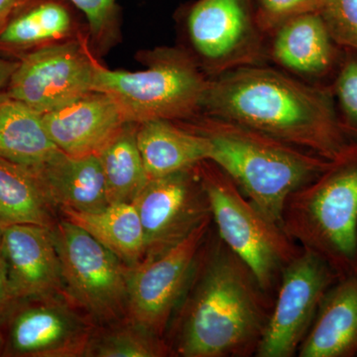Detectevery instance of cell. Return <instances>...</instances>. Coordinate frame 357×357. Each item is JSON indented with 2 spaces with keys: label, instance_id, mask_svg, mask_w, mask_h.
<instances>
[{
  "label": "cell",
  "instance_id": "1",
  "mask_svg": "<svg viewBox=\"0 0 357 357\" xmlns=\"http://www.w3.org/2000/svg\"><path fill=\"white\" fill-rule=\"evenodd\" d=\"M274 299L211 225L171 319L169 347L182 357L255 356Z\"/></svg>",
  "mask_w": 357,
  "mask_h": 357
},
{
  "label": "cell",
  "instance_id": "2",
  "mask_svg": "<svg viewBox=\"0 0 357 357\" xmlns=\"http://www.w3.org/2000/svg\"><path fill=\"white\" fill-rule=\"evenodd\" d=\"M202 114L243 124L326 160L354 142L332 86L301 83L263 65L210 77Z\"/></svg>",
  "mask_w": 357,
  "mask_h": 357
},
{
  "label": "cell",
  "instance_id": "3",
  "mask_svg": "<svg viewBox=\"0 0 357 357\" xmlns=\"http://www.w3.org/2000/svg\"><path fill=\"white\" fill-rule=\"evenodd\" d=\"M174 122L206 137L211 145V161L269 220L280 225L289 197L319 177L331 163L255 129L213 115L199 114Z\"/></svg>",
  "mask_w": 357,
  "mask_h": 357
},
{
  "label": "cell",
  "instance_id": "4",
  "mask_svg": "<svg viewBox=\"0 0 357 357\" xmlns=\"http://www.w3.org/2000/svg\"><path fill=\"white\" fill-rule=\"evenodd\" d=\"M281 227L338 276L357 270V141L319 177L289 197Z\"/></svg>",
  "mask_w": 357,
  "mask_h": 357
},
{
  "label": "cell",
  "instance_id": "5",
  "mask_svg": "<svg viewBox=\"0 0 357 357\" xmlns=\"http://www.w3.org/2000/svg\"><path fill=\"white\" fill-rule=\"evenodd\" d=\"M210 77L177 49L155 52L147 69L128 72L96 62L93 91L109 96L126 121H183L202 114Z\"/></svg>",
  "mask_w": 357,
  "mask_h": 357
},
{
  "label": "cell",
  "instance_id": "6",
  "mask_svg": "<svg viewBox=\"0 0 357 357\" xmlns=\"http://www.w3.org/2000/svg\"><path fill=\"white\" fill-rule=\"evenodd\" d=\"M211 208V218L223 243L255 272L262 288L276 294L282 273L303 248L269 220L222 169L211 160L197 165Z\"/></svg>",
  "mask_w": 357,
  "mask_h": 357
},
{
  "label": "cell",
  "instance_id": "7",
  "mask_svg": "<svg viewBox=\"0 0 357 357\" xmlns=\"http://www.w3.org/2000/svg\"><path fill=\"white\" fill-rule=\"evenodd\" d=\"M52 234L70 297L100 323L121 318L128 311L131 268L65 218L55 223Z\"/></svg>",
  "mask_w": 357,
  "mask_h": 357
},
{
  "label": "cell",
  "instance_id": "8",
  "mask_svg": "<svg viewBox=\"0 0 357 357\" xmlns=\"http://www.w3.org/2000/svg\"><path fill=\"white\" fill-rule=\"evenodd\" d=\"M213 225L206 220L189 236L131 268L128 312L132 324L163 337L191 280L192 271Z\"/></svg>",
  "mask_w": 357,
  "mask_h": 357
},
{
  "label": "cell",
  "instance_id": "9",
  "mask_svg": "<svg viewBox=\"0 0 357 357\" xmlns=\"http://www.w3.org/2000/svg\"><path fill=\"white\" fill-rule=\"evenodd\" d=\"M340 278L318 255L303 248L282 273L256 357H293L311 330L321 301Z\"/></svg>",
  "mask_w": 357,
  "mask_h": 357
},
{
  "label": "cell",
  "instance_id": "10",
  "mask_svg": "<svg viewBox=\"0 0 357 357\" xmlns=\"http://www.w3.org/2000/svg\"><path fill=\"white\" fill-rule=\"evenodd\" d=\"M188 34L206 76H220L267 57L264 32L244 0H199L188 17Z\"/></svg>",
  "mask_w": 357,
  "mask_h": 357
},
{
  "label": "cell",
  "instance_id": "11",
  "mask_svg": "<svg viewBox=\"0 0 357 357\" xmlns=\"http://www.w3.org/2000/svg\"><path fill=\"white\" fill-rule=\"evenodd\" d=\"M95 65L77 42L47 45L21 59L7 93L47 114L93 91Z\"/></svg>",
  "mask_w": 357,
  "mask_h": 357
},
{
  "label": "cell",
  "instance_id": "12",
  "mask_svg": "<svg viewBox=\"0 0 357 357\" xmlns=\"http://www.w3.org/2000/svg\"><path fill=\"white\" fill-rule=\"evenodd\" d=\"M132 204L144 231L145 256L165 250L202 223L213 220L210 199L197 166L149 178Z\"/></svg>",
  "mask_w": 357,
  "mask_h": 357
},
{
  "label": "cell",
  "instance_id": "13",
  "mask_svg": "<svg viewBox=\"0 0 357 357\" xmlns=\"http://www.w3.org/2000/svg\"><path fill=\"white\" fill-rule=\"evenodd\" d=\"M53 295L17 301L9 312L3 356H86L95 337L93 324Z\"/></svg>",
  "mask_w": 357,
  "mask_h": 357
},
{
  "label": "cell",
  "instance_id": "14",
  "mask_svg": "<svg viewBox=\"0 0 357 357\" xmlns=\"http://www.w3.org/2000/svg\"><path fill=\"white\" fill-rule=\"evenodd\" d=\"M0 252L16 302L52 296L62 287L60 258L50 227L6 225L2 227Z\"/></svg>",
  "mask_w": 357,
  "mask_h": 357
},
{
  "label": "cell",
  "instance_id": "15",
  "mask_svg": "<svg viewBox=\"0 0 357 357\" xmlns=\"http://www.w3.org/2000/svg\"><path fill=\"white\" fill-rule=\"evenodd\" d=\"M42 116L56 147L74 157L98 154L128 123L109 96L93 91Z\"/></svg>",
  "mask_w": 357,
  "mask_h": 357
},
{
  "label": "cell",
  "instance_id": "16",
  "mask_svg": "<svg viewBox=\"0 0 357 357\" xmlns=\"http://www.w3.org/2000/svg\"><path fill=\"white\" fill-rule=\"evenodd\" d=\"M297 356H357V270L328 289Z\"/></svg>",
  "mask_w": 357,
  "mask_h": 357
},
{
  "label": "cell",
  "instance_id": "17",
  "mask_svg": "<svg viewBox=\"0 0 357 357\" xmlns=\"http://www.w3.org/2000/svg\"><path fill=\"white\" fill-rule=\"evenodd\" d=\"M273 34L270 56L291 72L319 77L340 65V47L333 42L318 11L291 18Z\"/></svg>",
  "mask_w": 357,
  "mask_h": 357
},
{
  "label": "cell",
  "instance_id": "18",
  "mask_svg": "<svg viewBox=\"0 0 357 357\" xmlns=\"http://www.w3.org/2000/svg\"><path fill=\"white\" fill-rule=\"evenodd\" d=\"M32 169L54 208L98 211L109 204L98 154L74 157L59 151Z\"/></svg>",
  "mask_w": 357,
  "mask_h": 357
},
{
  "label": "cell",
  "instance_id": "19",
  "mask_svg": "<svg viewBox=\"0 0 357 357\" xmlns=\"http://www.w3.org/2000/svg\"><path fill=\"white\" fill-rule=\"evenodd\" d=\"M136 138L149 178L188 170L210 160L208 139L174 121L154 119L141 122Z\"/></svg>",
  "mask_w": 357,
  "mask_h": 357
},
{
  "label": "cell",
  "instance_id": "20",
  "mask_svg": "<svg viewBox=\"0 0 357 357\" xmlns=\"http://www.w3.org/2000/svg\"><path fill=\"white\" fill-rule=\"evenodd\" d=\"M59 151L42 114L7 91L0 93V161L36 168Z\"/></svg>",
  "mask_w": 357,
  "mask_h": 357
},
{
  "label": "cell",
  "instance_id": "21",
  "mask_svg": "<svg viewBox=\"0 0 357 357\" xmlns=\"http://www.w3.org/2000/svg\"><path fill=\"white\" fill-rule=\"evenodd\" d=\"M61 211L65 220L88 232L128 267L144 259V231L132 203L110 204L98 211Z\"/></svg>",
  "mask_w": 357,
  "mask_h": 357
},
{
  "label": "cell",
  "instance_id": "22",
  "mask_svg": "<svg viewBox=\"0 0 357 357\" xmlns=\"http://www.w3.org/2000/svg\"><path fill=\"white\" fill-rule=\"evenodd\" d=\"M52 206L36 173L0 161V225H55Z\"/></svg>",
  "mask_w": 357,
  "mask_h": 357
},
{
  "label": "cell",
  "instance_id": "23",
  "mask_svg": "<svg viewBox=\"0 0 357 357\" xmlns=\"http://www.w3.org/2000/svg\"><path fill=\"white\" fill-rule=\"evenodd\" d=\"M137 126L126 123L98 153L109 204L132 203L149 180L138 148Z\"/></svg>",
  "mask_w": 357,
  "mask_h": 357
},
{
  "label": "cell",
  "instance_id": "24",
  "mask_svg": "<svg viewBox=\"0 0 357 357\" xmlns=\"http://www.w3.org/2000/svg\"><path fill=\"white\" fill-rule=\"evenodd\" d=\"M72 29L67 9L55 2H46L11 18L0 32V49L18 52L35 50L58 43Z\"/></svg>",
  "mask_w": 357,
  "mask_h": 357
},
{
  "label": "cell",
  "instance_id": "25",
  "mask_svg": "<svg viewBox=\"0 0 357 357\" xmlns=\"http://www.w3.org/2000/svg\"><path fill=\"white\" fill-rule=\"evenodd\" d=\"M172 354L164 337L133 324L93 337L86 356L163 357Z\"/></svg>",
  "mask_w": 357,
  "mask_h": 357
},
{
  "label": "cell",
  "instance_id": "26",
  "mask_svg": "<svg viewBox=\"0 0 357 357\" xmlns=\"http://www.w3.org/2000/svg\"><path fill=\"white\" fill-rule=\"evenodd\" d=\"M318 13L333 42L357 54V0H319Z\"/></svg>",
  "mask_w": 357,
  "mask_h": 357
},
{
  "label": "cell",
  "instance_id": "27",
  "mask_svg": "<svg viewBox=\"0 0 357 357\" xmlns=\"http://www.w3.org/2000/svg\"><path fill=\"white\" fill-rule=\"evenodd\" d=\"M344 58L340 60L332 89L342 109L340 116L345 128L352 139L357 141V54L347 51Z\"/></svg>",
  "mask_w": 357,
  "mask_h": 357
},
{
  "label": "cell",
  "instance_id": "28",
  "mask_svg": "<svg viewBox=\"0 0 357 357\" xmlns=\"http://www.w3.org/2000/svg\"><path fill=\"white\" fill-rule=\"evenodd\" d=\"M319 0H259L258 25L264 34L273 33L286 21L307 13L319 10Z\"/></svg>",
  "mask_w": 357,
  "mask_h": 357
},
{
  "label": "cell",
  "instance_id": "29",
  "mask_svg": "<svg viewBox=\"0 0 357 357\" xmlns=\"http://www.w3.org/2000/svg\"><path fill=\"white\" fill-rule=\"evenodd\" d=\"M88 18L91 35L102 36L112 20L115 0H70Z\"/></svg>",
  "mask_w": 357,
  "mask_h": 357
},
{
  "label": "cell",
  "instance_id": "30",
  "mask_svg": "<svg viewBox=\"0 0 357 357\" xmlns=\"http://www.w3.org/2000/svg\"><path fill=\"white\" fill-rule=\"evenodd\" d=\"M15 303L7 278L6 265L0 256V323L6 319Z\"/></svg>",
  "mask_w": 357,
  "mask_h": 357
},
{
  "label": "cell",
  "instance_id": "31",
  "mask_svg": "<svg viewBox=\"0 0 357 357\" xmlns=\"http://www.w3.org/2000/svg\"><path fill=\"white\" fill-rule=\"evenodd\" d=\"M26 0H0V32L13 17L16 10L25 3Z\"/></svg>",
  "mask_w": 357,
  "mask_h": 357
},
{
  "label": "cell",
  "instance_id": "32",
  "mask_svg": "<svg viewBox=\"0 0 357 357\" xmlns=\"http://www.w3.org/2000/svg\"><path fill=\"white\" fill-rule=\"evenodd\" d=\"M18 62H11L0 57V89L8 86Z\"/></svg>",
  "mask_w": 357,
  "mask_h": 357
},
{
  "label": "cell",
  "instance_id": "33",
  "mask_svg": "<svg viewBox=\"0 0 357 357\" xmlns=\"http://www.w3.org/2000/svg\"><path fill=\"white\" fill-rule=\"evenodd\" d=\"M2 351H3V337L0 333V354H2Z\"/></svg>",
  "mask_w": 357,
  "mask_h": 357
},
{
  "label": "cell",
  "instance_id": "34",
  "mask_svg": "<svg viewBox=\"0 0 357 357\" xmlns=\"http://www.w3.org/2000/svg\"><path fill=\"white\" fill-rule=\"evenodd\" d=\"M1 237H2V227L0 225V248H1ZM0 256H1V252H0Z\"/></svg>",
  "mask_w": 357,
  "mask_h": 357
}]
</instances>
